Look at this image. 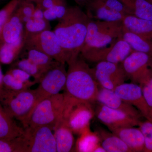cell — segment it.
<instances>
[{"label":"cell","mask_w":152,"mask_h":152,"mask_svg":"<svg viewBox=\"0 0 152 152\" xmlns=\"http://www.w3.org/2000/svg\"><path fill=\"white\" fill-rule=\"evenodd\" d=\"M105 5L110 10L124 15H132L130 11L119 0H102Z\"/></svg>","instance_id":"obj_36"},{"label":"cell","mask_w":152,"mask_h":152,"mask_svg":"<svg viewBox=\"0 0 152 152\" xmlns=\"http://www.w3.org/2000/svg\"><path fill=\"white\" fill-rule=\"evenodd\" d=\"M138 127L144 137V152H152V122L147 119L141 121Z\"/></svg>","instance_id":"obj_31"},{"label":"cell","mask_w":152,"mask_h":152,"mask_svg":"<svg viewBox=\"0 0 152 152\" xmlns=\"http://www.w3.org/2000/svg\"><path fill=\"white\" fill-rule=\"evenodd\" d=\"M98 119L110 131L118 128L138 126L141 120L99 103L95 111Z\"/></svg>","instance_id":"obj_13"},{"label":"cell","mask_w":152,"mask_h":152,"mask_svg":"<svg viewBox=\"0 0 152 152\" xmlns=\"http://www.w3.org/2000/svg\"><path fill=\"white\" fill-rule=\"evenodd\" d=\"M5 1H6V0H0V3L2 2Z\"/></svg>","instance_id":"obj_43"},{"label":"cell","mask_w":152,"mask_h":152,"mask_svg":"<svg viewBox=\"0 0 152 152\" xmlns=\"http://www.w3.org/2000/svg\"><path fill=\"white\" fill-rule=\"evenodd\" d=\"M127 78L140 84L152 72V57L133 51L121 63Z\"/></svg>","instance_id":"obj_12"},{"label":"cell","mask_w":152,"mask_h":152,"mask_svg":"<svg viewBox=\"0 0 152 152\" xmlns=\"http://www.w3.org/2000/svg\"><path fill=\"white\" fill-rule=\"evenodd\" d=\"M151 121L152 122V116L151 119Z\"/></svg>","instance_id":"obj_45"},{"label":"cell","mask_w":152,"mask_h":152,"mask_svg":"<svg viewBox=\"0 0 152 152\" xmlns=\"http://www.w3.org/2000/svg\"><path fill=\"white\" fill-rule=\"evenodd\" d=\"M96 101L104 105L124 112L133 117L141 120L143 117L140 112L134 106L122 99L114 91L99 86Z\"/></svg>","instance_id":"obj_15"},{"label":"cell","mask_w":152,"mask_h":152,"mask_svg":"<svg viewBox=\"0 0 152 152\" xmlns=\"http://www.w3.org/2000/svg\"><path fill=\"white\" fill-rule=\"evenodd\" d=\"M64 102V94L61 93L41 101L23 124V128L49 126L54 129L62 114Z\"/></svg>","instance_id":"obj_3"},{"label":"cell","mask_w":152,"mask_h":152,"mask_svg":"<svg viewBox=\"0 0 152 152\" xmlns=\"http://www.w3.org/2000/svg\"><path fill=\"white\" fill-rule=\"evenodd\" d=\"M76 3L80 6H84L86 5L90 0H75Z\"/></svg>","instance_id":"obj_41"},{"label":"cell","mask_w":152,"mask_h":152,"mask_svg":"<svg viewBox=\"0 0 152 152\" xmlns=\"http://www.w3.org/2000/svg\"><path fill=\"white\" fill-rule=\"evenodd\" d=\"M67 64L68 69L64 94L77 100L91 104L96 102L99 85L92 68L80 54Z\"/></svg>","instance_id":"obj_2"},{"label":"cell","mask_w":152,"mask_h":152,"mask_svg":"<svg viewBox=\"0 0 152 152\" xmlns=\"http://www.w3.org/2000/svg\"><path fill=\"white\" fill-rule=\"evenodd\" d=\"M65 65L58 62L43 76L35 89L36 100L34 108L41 101L60 94L64 89L67 77Z\"/></svg>","instance_id":"obj_9"},{"label":"cell","mask_w":152,"mask_h":152,"mask_svg":"<svg viewBox=\"0 0 152 152\" xmlns=\"http://www.w3.org/2000/svg\"><path fill=\"white\" fill-rule=\"evenodd\" d=\"M133 51L122 37L116 39L107 46L82 49L80 54L86 61L97 63L101 61L121 64Z\"/></svg>","instance_id":"obj_6"},{"label":"cell","mask_w":152,"mask_h":152,"mask_svg":"<svg viewBox=\"0 0 152 152\" xmlns=\"http://www.w3.org/2000/svg\"><path fill=\"white\" fill-rule=\"evenodd\" d=\"M110 131L121 139L132 152H144V137L139 128H118Z\"/></svg>","instance_id":"obj_19"},{"label":"cell","mask_w":152,"mask_h":152,"mask_svg":"<svg viewBox=\"0 0 152 152\" xmlns=\"http://www.w3.org/2000/svg\"><path fill=\"white\" fill-rule=\"evenodd\" d=\"M87 15L91 19L110 22L122 21L125 16L107 7L102 0H90L86 4Z\"/></svg>","instance_id":"obj_18"},{"label":"cell","mask_w":152,"mask_h":152,"mask_svg":"<svg viewBox=\"0 0 152 152\" xmlns=\"http://www.w3.org/2000/svg\"><path fill=\"white\" fill-rule=\"evenodd\" d=\"M76 143V151L77 152H94L100 144V139L96 132H93L90 129L80 135Z\"/></svg>","instance_id":"obj_26"},{"label":"cell","mask_w":152,"mask_h":152,"mask_svg":"<svg viewBox=\"0 0 152 152\" xmlns=\"http://www.w3.org/2000/svg\"><path fill=\"white\" fill-rule=\"evenodd\" d=\"M24 25L21 18L16 10L0 33L1 45L4 43H13L18 40L23 35Z\"/></svg>","instance_id":"obj_17"},{"label":"cell","mask_w":152,"mask_h":152,"mask_svg":"<svg viewBox=\"0 0 152 152\" xmlns=\"http://www.w3.org/2000/svg\"><path fill=\"white\" fill-rule=\"evenodd\" d=\"M51 29L49 21L45 19L31 18L25 24L24 36L25 37L31 35Z\"/></svg>","instance_id":"obj_28"},{"label":"cell","mask_w":152,"mask_h":152,"mask_svg":"<svg viewBox=\"0 0 152 152\" xmlns=\"http://www.w3.org/2000/svg\"><path fill=\"white\" fill-rule=\"evenodd\" d=\"M25 38L24 48L27 50L36 49L48 55L57 62L65 64L66 63L65 53L53 31L46 30Z\"/></svg>","instance_id":"obj_10"},{"label":"cell","mask_w":152,"mask_h":152,"mask_svg":"<svg viewBox=\"0 0 152 152\" xmlns=\"http://www.w3.org/2000/svg\"><path fill=\"white\" fill-rule=\"evenodd\" d=\"M53 131L57 152H70L73 148L75 139L65 115L62 113L55 125Z\"/></svg>","instance_id":"obj_16"},{"label":"cell","mask_w":152,"mask_h":152,"mask_svg":"<svg viewBox=\"0 0 152 152\" xmlns=\"http://www.w3.org/2000/svg\"><path fill=\"white\" fill-rule=\"evenodd\" d=\"M4 75H3L1 69V66H0V95L4 91V87L3 85V77H4Z\"/></svg>","instance_id":"obj_40"},{"label":"cell","mask_w":152,"mask_h":152,"mask_svg":"<svg viewBox=\"0 0 152 152\" xmlns=\"http://www.w3.org/2000/svg\"><path fill=\"white\" fill-rule=\"evenodd\" d=\"M90 20L79 7H68L66 14L55 27L53 31L65 53L66 63L80 55Z\"/></svg>","instance_id":"obj_1"},{"label":"cell","mask_w":152,"mask_h":152,"mask_svg":"<svg viewBox=\"0 0 152 152\" xmlns=\"http://www.w3.org/2000/svg\"><path fill=\"white\" fill-rule=\"evenodd\" d=\"M35 89L14 92L4 88L0 95V104L13 118L22 124L26 121L35 105Z\"/></svg>","instance_id":"obj_4"},{"label":"cell","mask_w":152,"mask_h":152,"mask_svg":"<svg viewBox=\"0 0 152 152\" xmlns=\"http://www.w3.org/2000/svg\"><path fill=\"white\" fill-rule=\"evenodd\" d=\"M139 85L141 88L144 97L147 104L152 110V72Z\"/></svg>","instance_id":"obj_35"},{"label":"cell","mask_w":152,"mask_h":152,"mask_svg":"<svg viewBox=\"0 0 152 152\" xmlns=\"http://www.w3.org/2000/svg\"><path fill=\"white\" fill-rule=\"evenodd\" d=\"M106 152H132L122 140L113 133L100 129L96 132Z\"/></svg>","instance_id":"obj_22"},{"label":"cell","mask_w":152,"mask_h":152,"mask_svg":"<svg viewBox=\"0 0 152 152\" xmlns=\"http://www.w3.org/2000/svg\"><path fill=\"white\" fill-rule=\"evenodd\" d=\"M122 23L125 29L152 40V20L127 15L123 19Z\"/></svg>","instance_id":"obj_20"},{"label":"cell","mask_w":152,"mask_h":152,"mask_svg":"<svg viewBox=\"0 0 152 152\" xmlns=\"http://www.w3.org/2000/svg\"><path fill=\"white\" fill-rule=\"evenodd\" d=\"M22 0H11L0 10V33L10 17L16 11Z\"/></svg>","instance_id":"obj_33"},{"label":"cell","mask_w":152,"mask_h":152,"mask_svg":"<svg viewBox=\"0 0 152 152\" xmlns=\"http://www.w3.org/2000/svg\"><path fill=\"white\" fill-rule=\"evenodd\" d=\"M3 85L6 89L14 92L21 91L30 88L28 86L18 80L9 72L4 75Z\"/></svg>","instance_id":"obj_32"},{"label":"cell","mask_w":152,"mask_h":152,"mask_svg":"<svg viewBox=\"0 0 152 152\" xmlns=\"http://www.w3.org/2000/svg\"><path fill=\"white\" fill-rule=\"evenodd\" d=\"M8 72L18 80L27 85L30 88L37 83V82L34 80V81L31 80V77L29 74L18 68L12 69Z\"/></svg>","instance_id":"obj_37"},{"label":"cell","mask_w":152,"mask_h":152,"mask_svg":"<svg viewBox=\"0 0 152 152\" xmlns=\"http://www.w3.org/2000/svg\"><path fill=\"white\" fill-rule=\"evenodd\" d=\"M24 152H56L54 129L49 126L24 128Z\"/></svg>","instance_id":"obj_8"},{"label":"cell","mask_w":152,"mask_h":152,"mask_svg":"<svg viewBox=\"0 0 152 152\" xmlns=\"http://www.w3.org/2000/svg\"><path fill=\"white\" fill-rule=\"evenodd\" d=\"M92 69L99 86L107 89L115 91L128 79L121 63L101 61Z\"/></svg>","instance_id":"obj_11"},{"label":"cell","mask_w":152,"mask_h":152,"mask_svg":"<svg viewBox=\"0 0 152 152\" xmlns=\"http://www.w3.org/2000/svg\"><path fill=\"white\" fill-rule=\"evenodd\" d=\"M44 15L45 18L48 20H53L57 19L56 13L52 7L44 10Z\"/></svg>","instance_id":"obj_38"},{"label":"cell","mask_w":152,"mask_h":152,"mask_svg":"<svg viewBox=\"0 0 152 152\" xmlns=\"http://www.w3.org/2000/svg\"><path fill=\"white\" fill-rule=\"evenodd\" d=\"M64 96L63 113L73 134L80 135L90 129V122L94 116L95 111L90 103L77 100L65 94Z\"/></svg>","instance_id":"obj_7"},{"label":"cell","mask_w":152,"mask_h":152,"mask_svg":"<svg viewBox=\"0 0 152 152\" xmlns=\"http://www.w3.org/2000/svg\"><path fill=\"white\" fill-rule=\"evenodd\" d=\"M123 32L122 21H105L91 19L82 49L107 46L116 39L122 37Z\"/></svg>","instance_id":"obj_5"},{"label":"cell","mask_w":152,"mask_h":152,"mask_svg":"<svg viewBox=\"0 0 152 152\" xmlns=\"http://www.w3.org/2000/svg\"><path fill=\"white\" fill-rule=\"evenodd\" d=\"M25 41L23 34L16 42L4 43L0 46V62L9 64L13 62L24 48Z\"/></svg>","instance_id":"obj_25"},{"label":"cell","mask_w":152,"mask_h":152,"mask_svg":"<svg viewBox=\"0 0 152 152\" xmlns=\"http://www.w3.org/2000/svg\"><path fill=\"white\" fill-rule=\"evenodd\" d=\"M24 132V128L17 124L0 104V139L14 138L22 135Z\"/></svg>","instance_id":"obj_21"},{"label":"cell","mask_w":152,"mask_h":152,"mask_svg":"<svg viewBox=\"0 0 152 152\" xmlns=\"http://www.w3.org/2000/svg\"><path fill=\"white\" fill-rule=\"evenodd\" d=\"M0 152H24L22 135L12 139H0Z\"/></svg>","instance_id":"obj_30"},{"label":"cell","mask_w":152,"mask_h":152,"mask_svg":"<svg viewBox=\"0 0 152 152\" xmlns=\"http://www.w3.org/2000/svg\"><path fill=\"white\" fill-rule=\"evenodd\" d=\"M35 7L32 2L21 1L16 11L21 18L24 24L32 17Z\"/></svg>","instance_id":"obj_34"},{"label":"cell","mask_w":152,"mask_h":152,"mask_svg":"<svg viewBox=\"0 0 152 152\" xmlns=\"http://www.w3.org/2000/svg\"><path fill=\"white\" fill-rule=\"evenodd\" d=\"M132 15L152 21V4L148 0H119Z\"/></svg>","instance_id":"obj_24"},{"label":"cell","mask_w":152,"mask_h":152,"mask_svg":"<svg viewBox=\"0 0 152 152\" xmlns=\"http://www.w3.org/2000/svg\"><path fill=\"white\" fill-rule=\"evenodd\" d=\"M27 50L28 58L45 72L58 62L48 55L40 51L34 49Z\"/></svg>","instance_id":"obj_27"},{"label":"cell","mask_w":152,"mask_h":152,"mask_svg":"<svg viewBox=\"0 0 152 152\" xmlns=\"http://www.w3.org/2000/svg\"><path fill=\"white\" fill-rule=\"evenodd\" d=\"M122 38L133 51L147 54L152 57V40L129 31L124 28Z\"/></svg>","instance_id":"obj_23"},{"label":"cell","mask_w":152,"mask_h":152,"mask_svg":"<svg viewBox=\"0 0 152 152\" xmlns=\"http://www.w3.org/2000/svg\"><path fill=\"white\" fill-rule=\"evenodd\" d=\"M114 91L123 100L137 109L146 119L151 121L152 110L147 104L140 85L124 83L117 87Z\"/></svg>","instance_id":"obj_14"},{"label":"cell","mask_w":152,"mask_h":152,"mask_svg":"<svg viewBox=\"0 0 152 152\" xmlns=\"http://www.w3.org/2000/svg\"><path fill=\"white\" fill-rule=\"evenodd\" d=\"M17 67L24 71L34 78V80L39 83L41 79L47 72L36 65L28 59H23L17 64Z\"/></svg>","instance_id":"obj_29"},{"label":"cell","mask_w":152,"mask_h":152,"mask_svg":"<svg viewBox=\"0 0 152 152\" xmlns=\"http://www.w3.org/2000/svg\"><path fill=\"white\" fill-rule=\"evenodd\" d=\"M22 1H27L37 3L38 2V1H40V0H22Z\"/></svg>","instance_id":"obj_42"},{"label":"cell","mask_w":152,"mask_h":152,"mask_svg":"<svg viewBox=\"0 0 152 152\" xmlns=\"http://www.w3.org/2000/svg\"><path fill=\"white\" fill-rule=\"evenodd\" d=\"M148 1H149L150 2H151L152 4V0H148Z\"/></svg>","instance_id":"obj_44"},{"label":"cell","mask_w":152,"mask_h":152,"mask_svg":"<svg viewBox=\"0 0 152 152\" xmlns=\"http://www.w3.org/2000/svg\"><path fill=\"white\" fill-rule=\"evenodd\" d=\"M31 18L36 19H44V10L39 7H35Z\"/></svg>","instance_id":"obj_39"}]
</instances>
